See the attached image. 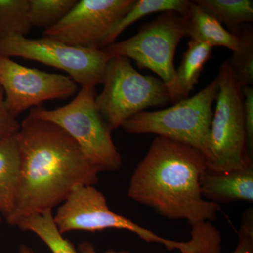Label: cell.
<instances>
[{
  "instance_id": "cell-23",
  "label": "cell",
  "mask_w": 253,
  "mask_h": 253,
  "mask_svg": "<svg viewBox=\"0 0 253 253\" xmlns=\"http://www.w3.org/2000/svg\"><path fill=\"white\" fill-rule=\"evenodd\" d=\"M243 94V112L249 156L253 158V86H241Z\"/></svg>"
},
{
  "instance_id": "cell-25",
  "label": "cell",
  "mask_w": 253,
  "mask_h": 253,
  "mask_svg": "<svg viewBox=\"0 0 253 253\" xmlns=\"http://www.w3.org/2000/svg\"><path fill=\"white\" fill-rule=\"evenodd\" d=\"M78 251L79 253H97L96 252V250L94 249V246H93L92 244L90 242H87V241H84V242L82 243L79 245L78 247ZM105 253H129L126 252V251H113V250H109V251H106Z\"/></svg>"
},
{
  "instance_id": "cell-24",
  "label": "cell",
  "mask_w": 253,
  "mask_h": 253,
  "mask_svg": "<svg viewBox=\"0 0 253 253\" xmlns=\"http://www.w3.org/2000/svg\"><path fill=\"white\" fill-rule=\"evenodd\" d=\"M21 123L6 109L4 93L0 86V140L17 134Z\"/></svg>"
},
{
  "instance_id": "cell-9",
  "label": "cell",
  "mask_w": 253,
  "mask_h": 253,
  "mask_svg": "<svg viewBox=\"0 0 253 253\" xmlns=\"http://www.w3.org/2000/svg\"><path fill=\"white\" fill-rule=\"evenodd\" d=\"M54 221L62 235L73 231L94 232L106 229H123L134 233L146 242L163 244L169 251L177 249L181 253H185L189 249L187 241L164 239L113 212L104 194L94 186L79 185L73 188L58 208Z\"/></svg>"
},
{
  "instance_id": "cell-12",
  "label": "cell",
  "mask_w": 253,
  "mask_h": 253,
  "mask_svg": "<svg viewBox=\"0 0 253 253\" xmlns=\"http://www.w3.org/2000/svg\"><path fill=\"white\" fill-rule=\"evenodd\" d=\"M203 197L208 201L219 203L253 201V162L244 167L215 172L206 168L201 178Z\"/></svg>"
},
{
  "instance_id": "cell-27",
  "label": "cell",
  "mask_w": 253,
  "mask_h": 253,
  "mask_svg": "<svg viewBox=\"0 0 253 253\" xmlns=\"http://www.w3.org/2000/svg\"><path fill=\"white\" fill-rule=\"evenodd\" d=\"M3 218L0 215V226H1V223H2Z\"/></svg>"
},
{
  "instance_id": "cell-18",
  "label": "cell",
  "mask_w": 253,
  "mask_h": 253,
  "mask_svg": "<svg viewBox=\"0 0 253 253\" xmlns=\"http://www.w3.org/2000/svg\"><path fill=\"white\" fill-rule=\"evenodd\" d=\"M194 3L224 23L231 29H239L244 23L253 22L252 0H195Z\"/></svg>"
},
{
  "instance_id": "cell-15",
  "label": "cell",
  "mask_w": 253,
  "mask_h": 253,
  "mask_svg": "<svg viewBox=\"0 0 253 253\" xmlns=\"http://www.w3.org/2000/svg\"><path fill=\"white\" fill-rule=\"evenodd\" d=\"M191 1L188 0H139L112 28L103 42L102 49L116 42L118 37L141 18L154 13L174 11L185 15Z\"/></svg>"
},
{
  "instance_id": "cell-3",
  "label": "cell",
  "mask_w": 253,
  "mask_h": 253,
  "mask_svg": "<svg viewBox=\"0 0 253 253\" xmlns=\"http://www.w3.org/2000/svg\"><path fill=\"white\" fill-rule=\"evenodd\" d=\"M218 92L217 76L194 96L181 99L168 109L137 113L121 127L128 134H156L187 145L204 155L208 164L212 160V105Z\"/></svg>"
},
{
  "instance_id": "cell-5",
  "label": "cell",
  "mask_w": 253,
  "mask_h": 253,
  "mask_svg": "<svg viewBox=\"0 0 253 253\" xmlns=\"http://www.w3.org/2000/svg\"><path fill=\"white\" fill-rule=\"evenodd\" d=\"M185 16L174 11L161 13L142 25L134 36L115 42L104 50L112 56H123L135 61L140 68H147L159 76L170 95L171 103L182 99L174 59L179 42L186 36Z\"/></svg>"
},
{
  "instance_id": "cell-14",
  "label": "cell",
  "mask_w": 253,
  "mask_h": 253,
  "mask_svg": "<svg viewBox=\"0 0 253 253\" xmlns=\"http://www.w3.org/2000/svg\"><path fill=\"white\" fill-rule=\"evenodd\" d=\"M186 36L214 47L223 46L232 51L237 49L239 36L227 31L217 18L191 1L185 15Z\"/></svg>"
},
{
  "instance_id": "cell-22",
  "label": "cell",
  "mask_w": 253,
  "mask_h": 253,
  "mask_svg": "<svg viewBox=\"0 0 253 253\" xmlns=\"http://www.w3.org/2000/svg\"><path fill=\"white\" fill-rule=\"evenodd\" d=\"M231 253H253V212L248 210L244 213L242 224L238 233V244Z\"/></svg>"
},
{
  "instance_id": "cell-16",
  "label": "cell",
  "mask_w": 253,
  "mask_h": 253,
  "mask_svg": "<svg viewBox=\"0 0 253 253\" xmlns=\"http://www.w3.org/2000/svg\"><path fill=\"white\" fill-rule=\"evenodd\" d=\"M212 46L189 40L187 49L183 54L179 68L176 69V80L182 99L189 97L199 83L205 65L212 56Z\"/></svg>"
},
{
  "instance_id": "cell-21",
  "label": "cell",
  "mask_w": 253,
  "mask_h": 253,
  "mask_svg": "<svg viewBox=\"0 0 253 253\" xmlns=\"http://www.w3.org/2000/svg\"><path fill=\"white\" fill-rule=\"evenodd\" d=\"M239 44L226 61L241 86H252L253 83V31L246 28L239 35Z\"/></svg>"
},
{
  "instance_id": "cell-2",
  "label": "cell",
  "mask_w": 253,
  "mask_h": 253,
  "mask_svg": "<svg viewBox=\"0 0 253 253\" xmlns=\"http://www.w3.org/2000/svg\"><path fill=\"white\" fill-rule=\"evenodd\" d=\"M206 168L197 150L157 136L131 176L127 196L167 219H185L191 226L212 222L221 208L201 194Z\"/></svg>"
},
{
  "instance_id": "cell-4",
  "label": "cell",
  "mask_w": 253,
  "mask_h": 253,
  "mask_svg": "<svg viewBox=\"0 0 253 253\" xmlns=\"http://www.w3.org/2000/svg\"><path fill=\"white\" fill-rule=\"evenodd\" d=\"M96 96L94 86H81L68 104L55 109L33 108L29 114L54 123L66 131L100 172H115L122 166V156L97 109Z\"/></svg>"
},
{
  "instance_id": "cell-10",
  "label": "cell",
  "mask_w": 253,
  "mask_h": 253,
  "mask_svg": "<svg viewBox=\"0 0 253 253\" xmlns=\"http://www.w3.org/2000/svg\"><path fill=\"white\" fill-rule=\"evenodd\" d=\"M0 86L6 109L15 118L44 101L67 99L78 89V84L68 76L26 67L1 54Z\"/></svg>"
},
{
  "instance_id": "cell-19",
  "label": "cell",
  "mask_w": 253,
  "mask_h": 253,
  "mask_svg": "<svg viewBox=\"0 0 253 253\" xmlns=\"http://www.w3.org/2000/svg\"><path fill=\"white\" fill-rule=\"evenodd\" d=\"M29 0H0V40L31 32Z\"/></svg>"
},
{
  "instance_id": "cell-6",
  "label": "cell",
  "mask_w": 253,
  "mask_h": 253,
  "mask_svg": "<svg viewBox=\"0 0 253 253\" xmlns=\"http://www.w3.org/2000/svg\"><path fill=\"white\" fill-rule=\"evenodd\" d=\"M104 88L96 94V106L111 131L150 107L171 103L170 95L160 78L136 71L130 60L113 56L108 63Z\"/></svg>"
},
{
  "instance_id": "cell-26",
  "label": "cell",
  "mask_w": 253,
  "mask_h": 253,
  "mask_svg": "<svg viewBox=\"0 0 253 253\" xmlns=\"http://www.w3.org/2000/svg\"><path fill=\"white\" fill-rule=\"evenodd\" d=\"M19 253H35L33 250L31 248L28 247L26 245H22L20 247Z\"/></svg>"
},
{
  "instance_id": "cell-7",
  "label": "cell",
  "mask_w": 253,
  "mask_h": 253,
  "mask_svg": "<svg viewBox=\"0 0 253 253\" xmlns=\"http://www.w3.org/2000/svg\"><path fill=\"white\" fill-rule=\"evenodd\" d=\"M217 78L219 92L211 130L212 160L207 168L226 172L244 167L253 158L249 154L241 86L226 61L221 65Z\"/></svg>"
},
{
  "instance_id": "cell-20",
  "label": "cell",
  "mask_w": 253,
  "mask_h": 253,
  "mask_svg": "<svg viewBox=\"0 0 253 253\" xmlns=\"http://www.w3.org/2000/svg\"><path fill=\"white\" fill-rule=\"evenodd\" d=\"M78 0H29L32 26L44 30L53 27L73 9Z\"/></svg>"
},
{
  "instance_id": "cell-1",
  "label": "cell",
  "mask_w": 253,
  "mask_h": 253,
  "mask_svg": "<svg viewBox=\"0 0 253 253\" xmlns=\"http://www.w3.org/2000/svg\"><path fill=\"white\" fill-rule=\"evenodd\" d=\"M21 172L16 206L8 224L52 210L73 188L94 186L100 171L84 157L78 145L54 123L28 115L16 134Z\"/></svg>"
},
{
  "instance_id": "cell-13",
  "label": "cell",
  "mask_w": 253,
  "mask_h": 253,
  "mask_svg": "<svg viewBox=\"0 0 253 253\" xmlns=\"http://www.w3.org/2000/svg\"><path fill=\"white\" fill-rule=\"evenodd\" d=\"M21 172L16 134L0 140V214L7 221L16 206Z\"/></svg>"
},
{
  "instance_id": "cell-11",
  "label": "cell",
  "mask_w": 253,
  "mask_h": 253,
  "mask_svg": "<svg viewBox=\"0 0 253 253\" xmlns=\"http://www.w3.org/2000/svg\"><path fill=\"white\" fill-rule=\"evenodd\" d=\"M136 0H81L43 36L68 45L102 49L103 42Z\"/></svg>"
},
{
  "instance_id": "cell-17",
  "label": "cell",
  "mask_w": 253,
  "mask_h": 253,
  "mask_svg": "<svg viewBox=\"0 0 253 253\" xmlns=\"http://www.w3.org/2000/svg\"><path fill=\"white\" fill-rule=\"evenodd\" d=\"M18 227L22 231H31L36 234L52 253H79L72 243L64 239L58 230L52 210L26 218L18 224Z\"/></svg>"
},
{
  "instance_id": "cell-8",
  "label": "cell",
  "mask_w": 253,
  "mask_h": 253,
  "mask_svg": "<svg viewBox=\"0 0 253 253\" xmlns=\"http://www.w3.org/2000/svg\"><path fill=\"white\" fill-rule=\"evenodd\" d=\"M0 54L37 61L65 71L81 86L103 84L108 63L113 57L103 49L68 45L43 36L30 39L14 36L0 40Z\"/></svg>"
}]
</instances>
